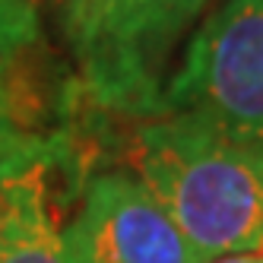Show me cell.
Returning <instances> with one entry per match:
<instances>
[{
    "instance_id": "6da1fadb",
    "label": "cell",
    "mask_w": 263,
    "mask_h": 263,
    "mask_svg": "<svg viewBox=\"0 0 263 263\" xmlns=\"http://www.w3.org/2000/svg\"><path fill=\"white\" fill-rule=\"evenodd\" d=\"M137 178L191 241L200 263L263 251V143L165 111L140 127Z\"/></svg>"
},
{
    "instance_id": "7a4b0ae2",
    "label": "cell",
    "mask_w": 263,
    "mask_h": 263,
    "mask_svg": "<svg viewBox=\"0 0 263 263\" xmlns=\"http://www.w3.org/2000/svg\"><path fill=\"white\" fill-rule=\"evenodd\" d=\"M210 0H64V29L99 105L162 108L159 70Z\"/></svg>"
},
{
    "instance_id": "3957f363",
    "label": "cell",
    "mask_w": 263,
    "mask_h": 263,
    "mask_svg": "<svg viewBox=\"0 0 263 263\" xmlns=\"http://www.w3.org/2000/svg\"><path fill=\"white\" fill-rule=\"evenodd\" d=\"M162 108L263 143V0H225L203 23Z\"/></svg>"
},
{
    "instance_id": "277c9868",
    "label": "cell",
    "mask_w": 263,
    "mask_h": 263,
    "mask_svg": "<svg viewBox=\"0 0 263 263\" xmlns=\"http://www.w3.org/2000/svg\"><path fill=\"white\" fill-rule=\"evenodd\" d=\"M67 241L73 263H200L165 206L124 172H105L86 184Z\"/></svg>"
},
{
    "instance_id": "5b68a950",
    "label": "cell",
    "mask_w": 263,
    "mask_h": 263,
    "mask_svg": "<svg viewBox=\"0 0 263 263\" xmlns=\"http://www.w3.org/2000/svg\"><path fill=\"white\" fill-rule=\"evenodd\" d=\"M58 156V140L0 156V263H73L51 181Z\"/></svg>"
},
{
    "instance_id": "8992f818",
    "label": "cell",
    "mask_w": 263,
    "mask_h": 263,
    "mask_svg": "<svg viewBox=\"0 0 263 263\" xmlns=\"http://www.w3.org/2000/svg\"><path fill=\"white\" fill-rule=\"evenodd\" d=\"M48 51L32 0H0V156L42 146L48 105Z\"/></svg>"
},
{
    "instance_id": "52a82bcc",
    "label": "cell",
    "mask_w": 263,
    "mask_h": 263,
    "mask_svg": "<svg viewBox=\"0 0 263 263\" xmlns=\"http://www.w3.org/2000/svg\"><path fill=\"white\" fill-rule=\"evenodd\" d=\"M206 263H263V251H248V254H225Z\"/></svg>"
}]
</instances>
